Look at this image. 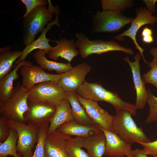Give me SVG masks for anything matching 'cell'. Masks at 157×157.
<instances>
[{
    "label": "cell",
    "instance_id": "cell-38",
    "mask_svg": "<svg viewBox=\"0 0 157 157\" xmlns=\"http://www.w3.org/2000/svg\"><path fill=\"white\" fill-rule=\"evenodd\" d=\"M142 41L146 43H150L154 41L152 35H149L142 37Z\"/></svg>",
    "mask_w": 157,
    "mask_h": 157
},
{
    "label": "cell",
    "instance_id": "cell-11",
    "mask_svg": "<svg viewBox=\"0 0 157 157\" xmlns=\"http://www.w3.org/2000/svg\"><path fill=\"white\" fill-rule=\"evenodd\" d=\"M91 68L92 66L85 62L78 64L68 72L61 74L57 83L66 92L75 91L85 80L86 76Z\"/></svg>",
    "mask_w": 157,
    "mask_h": 157
},
{
    "label": "cell",
    "instance_id": "cell-37",
    "mask_svg": "<svg viewBox=\"0 0 157 157\" xmlns=\"http://www.w3.org/2000/svg\"><path fill=\"white\" fill-rule=\"evenodd\" d=\"M141 35L142 37L149 35H152V30L147 26L144 28L142 30Z\"/></svg>",
    "mask_w": 157,
    "mask_h": 157
},
{
    "label": "cell",
    "instance_id": "cell-1",
    "mask_svg": "<svg viewBox=\"0 0 157 157\" xmlns=\"http://www.w3.org/2000/svg\"><path fill=\"white\" fill-rule=\"evenodd\" d=\"M49 7L39 6L31 11L24 18L21 26L22 40L26 46L34 40L37 34L41 32L50 22H52V14L55 13L59 16V13L56 7L53 6L51 0H48Z\"/></svg>",
    "mask_w": 157,
    "mask_h": 157
},
{
    "label": "cell",
    "instance_id": "cell-21",
    "mask_svg": "<svg viewBox=\"0 0 157 157\" xmlns=\"http://www.w3.org/2000/svg\"><path fill=\"white\" fill-rule=\"evenodd\" d=\"M74 119L71 107L69 102L66 98L56 105V110L50 120L47 133L55 131L62 125Z\"/></svg>",
    "mask_w": 157,
    "mask_h": 157
},
{
    "label": "cell",
    "instance_id": "cell-14",
    "mask_svg": "<svg viewBox=\"0 0 157 157\" xmlns=\"http://www.w3.org/2000/svg\"><path fill=\"white\" fill-rule=\"evenodd\" d=\"M140 53L136 54L134 57L135 60L131 61L129 57L124 58L123 60L129 65L132 73L134 88L136 92V100L134 104L137 109L141 110L144 108L147 99V90L142 80L140 74V60L141 58Z\"/></svg>",
    "mask_w": 157,
    "mask_h": 157
},
{
    "label": "cell",
    "instance_id": "cell-18",
    "mask_svg": "<svg viewBox=\"0 0 157 157\" xmlns=\"http://www.w3.org/2000/svg\"><path fill=\"white\" fill-rule=\"evenodd\" d=\"M58 16L56 15L54 20L49 23L46 28L41 32V34L39 38L36 40L28 45L26 46L22 51V54L19 59L15 63L14 67H15L20 62L24 60L27 56L33 50L38 49L44 50L46 53H49L51 50L52 47L49 44L50 40L46 37V34L48 31L50 30L51 27L54 25L58 26H60L58 23Z\"/></svg>",
    "mask_w": 157,
    "mask_h": 157
},
{
    "label": "cell",
    "instance_id": "cell-4",
    "mask_svg": "<svg viewBox=\"0 0 157 157\" xmlns=\"http://www.w3.org/2000/svg\"><path fill=\"white\" fill-rule=\"evenodd\" d=\"M29 90L24 88L20 83L14 87L11 97L0 105V116L8 120L25 123L24 115L28 109V99Z\"/></svg>",
    "mask_w": 157,
    "mask_h": 157
},
{
    "label": "cell",
    "instance_id": "cell-5",
    "mask_svg": "<svg viewBox=\"0 0 157 157\" xmlns=\"http://www.w3.org/2000/svg\"><path fill=\"white\" fill-rule=\"evenodd\" d=\"M76 36V47L78 49L80 56L83 58H86L91 54L100 55L112 51H122L131 55L134 54L131 49L124 47L113 40H91L82 33L77 34Z\"/></svg>",
    "mask_w": 157,
    "mask_h": 157
},
{
    "label": "cell",
    "instance_id": "cell-30",
    "mask_svg": "<svg viewBox=\"0 0 157 157\" xmlns=\"http://www.w3.org/2000/svg\"><path fill=\"white\" fill-rule=\"evenodd\" d=\"M147 103L149 107V113L146 122L150 124L157 121V97L152 93L150 89H147Z\"/></svg>",
    "mask_w": 157,
    "mask_h": 157
},
{
    "label": "cell",
    "instance_id": "cell-27",
    "mask_svg": "<svg viewBox=\"0 0 157 157\" xmlns=\"http://www.w3.org/2000/svg\"><path fill=\"white\" fill-rule=\"evenodd\" d=\"M84 138L71 137L66 141L65 150L70 157H90L83 147Z\"/></svg>",
    "mask_w": 157,
    "mask_h": 157
},
{
    "label": "cell",
    "instance_id": "cell-9",
    "mask_svg": "<svg viewBox=\"0 0 157 157\" xmlns=\"http://www.w3.org/2000/svg\"><path fill=\"white\" fill-rule=\"evenodd\" d=\"M135 10L136 17L131 22L130 27L123 33L115 36L113 39L123 41L124 40V36L130 37L133 41L136 49L139 51L144 63H146L147 61L143 53L144 50L138 44L136 39V35L138 30L142 26L147 24L154 25L157 22V17L153 16L144 7L136 8Z\"/></svg>",
    "mask_w": 157,
    "mask_h": 157
},
{
    "label": "cell",
    "instance_id": "cell-8",
    "mask_svg": "<svg viewBox=\"0 0 157 157\" xmlns=\"http://www.w3.org/2000/svg\"><path fill=\"white\" fill-rule=\"evenodd\" d=\"M66 92L57 83L47 81L39 83L29 91L28 101L49 104L55 106L66 98Z\"/></svg>",
    "mask_w": 157,
    "mask_h": 157
},
{
    "label": "cell",
    "instance_id": "cell-6",
    "mask_svg": "<svg viewBox=\"0 0 157 157\" xmlns=\"http://www.w3.org/2000/svg\"><path fill=\"white\" fill-rule=\"evenodd\" d=\"M133 19L126 16L119 12L98 11L92 18V32H116L121 30L126 25L131 23Z\"/></svg>",
    "mask_w": 157,
    "mask_h": 157
},
{
    "label": "cell",
    "instance_id": "cell-31",
    "mask_svg": "<svg viewBox=\"0 0 157 157\" xmlns=\"http://www.w3.org/2000/svg\"><path fill=\"white\" fill-rule=\"evenodd\" d=\"M146 64L150 69L142 76L145 84L150 83L157 89V61L153 60L151 62H147Z\"/></svg>",
    "mask_w": 157,
    "mask_h": 157
},
{
    "label": "cell",
    "instance_id": "cell-34",
    "mask_svg": "<svg viewBox=\"0 0 157 157\" xmlns=\"http://www.w3.org/2000/svg\"><path fill=\"white\" fill-rule=\"evenodd\" d=\"M10 128L8 120L0 117V142H4L8 137L10 134Z\"/></svg>",
    "mask_w": 157,
    "mask_h": 157
},
{
    "label": "cell",
    "instance_id": "cell-15",
    "mask_svg": "<svg viewBox=\"0 0 157 157\" xmlns=\"http://www.w3.org/2000/svg\"><path fill=\"white\" fill-rule=\"evenodd\" d=\"M71 137L57 131L47 133L44 144V157H70L65 147L66 140Z\"/></svg>",
    "mask_w": 157,
    "mask_h": 157
},
{
    "label": "cell",
    "instance_id": "cell-35",
    "mask_svg": "<svg viewBox=\"0 0 157 157\" xmlns=\"http://www.w3.org/2000/svg\"><path fill=\"white\" fill-rule=\"evenodd\" d=\"M143 1L146 5L147 9L151 14L156 13L155 4L157 0H143Z\"/></svg>",
    "mask_w": 157,
    "mask_h": 157
},
{
    "label": "cell",
    "instance_id": "cell-33",
    "mask_svg": "<svg viewBox=\"0 0 157 157\" xmlns=\"http://www.w3.org/2000/svg\"><path fill=\"white\" fill-rule=\"evenodd\" d=\"M136 143L142 145L143 147L144 153L147 155H150L154 157L157 156V140L149 142L138 141Z\"/></svg>",
    "mask_w": 157,
    "mask_h": 157
},
{
    "label": "cell",
    "instance_id": "cell-36",
    "mask_svg": "<svg viewBox=\"0 0 157 157\" xmlns=\"http://www.w3.org/2000/svg\"><path fill=\"white\" fill-rule=\"evenodd\" d=\"M131 153L132 157H148L143 151L142 149H137L132 150Z\"/></svg>",
    "mask_w": 157,
    "mask_h": 157
},
{
    "label": "cell",
    "instance_id": "cell-3",
    "mask_svg": "<svg viewBox=\"0 0 157 157\" xmlns=\"http://www.w3.org/2000/svg\"><path fill=\"white\" fill-rule=\"evenodd\" d=\"M75 92L84 98L109 103L116 110L124 109L129 111L132 107L131 104L122 100L118 93L106 89L98 83H90L85 80Z\"/></svg>",
    "mask_w": 157,
    "mask_h": 157
},
{
    "label": "cell",
    "instance_id": "cell-28",
    "mask_svg": "<svg viewBox=\"0 0 157 157\" xmlns=\"http://www.w3.org/2000/svg\"><path fill=\"white\" fill-rule=\"evenodd\" d=\"M133 0H102L101 6L103 11H112L122 13L132 7Z\"/></svg>",
    "mask_w": 157,
    "mask_h": 157
},
{
    "label": "cell",
    "instance_id": "cell-10",
    "mask_svg": "<svg viewBox=\"0 0 157 157\" xmlns=\"http://www.w3.org/2000/svg\"><path fill=\"white\" fill-rule=\"evenodd\" d=\"M28 106L24 115L25 123L38 128L49 124L56 109V106L43 103L28 101Z\"/></svg>",
    "mask_w": 157,
    "mask_h": 157
},
{
    "label": "cell",
    "instance_id": "cell-25",
    "mask_svg": "<svg viewBox=\"0 0 157 157\" xmlns=\"http://www.w3.org/2000/svg\"><path fill=\"white\" fill-rule=\"evenodd\" d=\"M11 49L9 46L0 48V80L11 72L13 63L22 55L21 51Z\"/></svg>",
    "mask_w": 157,
    "mask_h": 157
},
{
    "label": "cell",
    "instance_id": "cell-23",
    "mask_svg": "<svg viewBox=\"0 0 157 157\" xmlns=\"http://www.w3.org/2000/svg\"><path fill=\"white\" fill-rule=\"evenodd\" d=\"M106 141L102 131L84 138L83 147L87 149L90 157H102L105 153Z\"/></svg>",
    "mask_w": 157,
    "mask_h": 157
},
{
    "label": "cell",
    "instance_id": "cell-13",
    "mask_svg": "<svg viewBox=\"0 0 157 157\" xmlns=\"http://www.w3.org/2000/svg\"><path fill=\"white\" fill-rule=\"evenodd\" d=\"M78 100L88 116L100 127L112 132L114 116L101 108L98 102L84 98L77 94Z\"/></svg>",
    "mask_w": 157,
    "mask_h": 157
},
{
    "label": "cell",
    "instance_id": "cell-29",
    "mask_svg": "<svg viewBox=\"0 0 157 157\" xmlns=\"http://www.w3.org/2000/svg\"><path fill=\"white\" fill-rule=\"evenodd\" d=\"M49 127L47 124L39 128L38 141L31 157H44L45 141Z\"/></svg>",
    "mask_w": 157,
    "mask_h": 157
},
{
    "label": "cell",
    "instance_id": "cell-40",
    "mask_svg": "<svg viewBox=\"0 0 157 157\" xmlns=\"http://www.w3.org/2000/svg\"><path fill=\"white\" fill-rule=\"evenodd\" d=\"M131 151L129 152V153L126 156L127 157H132L131 153Z\"/></svg>",
    "mask_w": 157,
    "mask_h": 157
},
{
    "label": "cell",
    "instance_id": "cell-2",
    "mask_svg": "<svg viewBox=\"0 0 157 157\" xmlns=\"http://www.w3.org/2000/svg\"><path fill=\"white\" fill-rule=\"evenodd\" d=\"M116 112L113 122L112 132L131 144L138 141L146 142L151 141L142 129L136 125L130 113L124 109H119Z\"/></svg>",
    "mask_w": 157,
    "mask_h": 157
},
{
    "label": "cell",
    "instance_id": "cell-16",
    "mask_svg": "<svg viewBox=\"0 0 157 157\" xmlns=\"http://www.w3.org/2000/svg\"><path fill=\"white\" fill-rule=\"evenodd\" d=\"M100 128L106 139L104 156L108 157H124L132 150L131 144L122 139L115 133Z\"/></svg>",
    "mask_w": 157,
    "mask_h": 157
},
{
    "label": "cell",
    "instance_id": "cell-39",
    "mask_svg": "<svg viewBox=\"0 0 157 157\" xmlns=\"http://www.w3.org/2000/svg\"><path fill=\"white\" fill-rule=\"evenodd\" d=\"M149 53L153 56V59L157 61V47H153L151 49Z\"/></svg>",
    "mask_w": 157,
    "mask_h": 157
},
{
    "label": "cell",
    "instance_id": "cell-22",
    "mask_svg": "<svg viewBox=\"0 0 157 157\" xmlns=\"http://www.w3.org/2000/svg\"><path fill=\"white\" fill-rule=\"evenodd\" d=\"M67 98L69 102L74 120L85 125H98L88 116L79 102L75 91L66 92Z\"/></svg>",
    "mask_w": 157,
    "mask_h": 157
},
{
    "label": "cell",
    "instance_id": "cell-32",
    "mask_svg": "<svg viewBox=\"0 0 157 157\" xmlns=\"http://www.w3.org/2000/svg\"><path fill=\"white\" fill-rule=\"evenodd\" d=\"M25 5L26 12L22 17H26L31 11L41 6H46L48 3L46 0H21Z\"/></svg>",
    "mask_w": 157,
    "mask_h": 157
},
{
    "label": "cell",
    "instance_id": "cell-7",
    "mask_svg": "<svg viewBox=\"0 0 157 157\" xmlns=\"http://www.w3.org/2000/svg\"><path fill=\"white\" fill-rule=\"evenodd\" d=\"M8 121L9 128L14 129L17 134L18 154L21 157H31L32 150L38 141L39 128L25 123Z\"/></svg>",
    "mask_w": 157,
    "mask_h": 157
},
{
    "label": "cell",
    "instance_id": "cell-12",
    "mask_svg": "<svg viewBox=\"0 0 157 157\" xmlns=\"http://www.w3.org/2000/svg\"><path fill=\"white\" fill-rule=\"evenodd\" d=\"M22 78V87L29 90L36 84L47 81L58 83L61 74H52L47 73L40 66L24 65L19 68Z\"/></svg>",
    "mask_w": 157,
    "mask_h": 157
},
{
    "label": "cell",
    "instance_id": "cell-20",
    "mask_svg": "<svg viewBox=\"0 0 157 157\" xmlns=\"http://www.w3.org/2000/svg\"><path fill=\"white\" fill-rule=\"evenodd\" d=\"M24 65L31 66L33 65L25 60L22 61L18 63L14 69L0 80V105L6 102L12 96L14 88L13 82L18 77L17 71Z\"/></svg>",
    "mask_w": 157,
    "mask_h": 157
},
{
    "label": "cell",
    "instance_id": "cell-26",
    "mask_svg": "<svg viewBox=\"0 0 157 157\" xmlns=\"http://www.w3.org/2000/svg\"><path fill=\"white\" fill-rule=\"evenodd\" d=\"M10 134L8 138L3 142H0V157H7L8 156L14 157H21L17 150L18 135L16 131L10 128Z\"/></svg>",
    "mask_w": 157,
    "mask_h": 157
},
{
    "label": "cell",
    "instance_id": "cell-17",
    "mask_svg": "<svg viewBox=\"0 0 157 157\" xmlns=\"http://www.w3.org/2000/svg\"><path fill=\"white\" fill-rule=\"evenodd\" d=\"M57 44L48 54L49 57L54 60H58L59 57L64 58L70 63L75 57L79 53L76 49L74 39L68 40L61 38L59 40H54Z\"/></svg>",
    "mask_w": 157,
    "mask_h": 157
},
{
    "label": "cell",
    "instance_id": "cell-24",
    "mask_svg": "<svg viewBox=\"0 0 157 157\" xmlns=\"http://www.w3.org/2000/svg\"><path fill=\"white\" fill-rule=\"evenodd\" d=\"M46 52L44 50L39 49L33 54L36 63L42 69L48 71H55L57 74L66 72L73 67L70 63L58 62L47 59L45 56Z\"/></svg>",
    "mask_w": 157,
    "mask_h": 157
},
{
    "label": "cell",
    "instance_id": "cell-41",
    "mask_svg": "<svg viewBox=\"0 0 157 157\" xmlns=\"http://www.w3.org/2000/svg\"><path fill=\"white\" fill-rule=\"evenodd\" d=\"M157 157V156H156V157Z\"/></svg>",
    "mask_w": 157,
    "mask_h": 157
},
{
    "label": "cell",
    "instance_id": "cell-19",
    "mask_svg": "<svg viewBox=\"0 0 157 157\" xmlns=\"http://www.w3.org/2000/svg\"><path fill=\"white\" fill-rule=\"evenodd\" d=\"M56 131L65 135L86 138L102 131L98 125H85L78 124L74 120L66 122Z\"/></svg>",
    "mask_w": 157,
    "mask_h": 157
}]
</instances>
